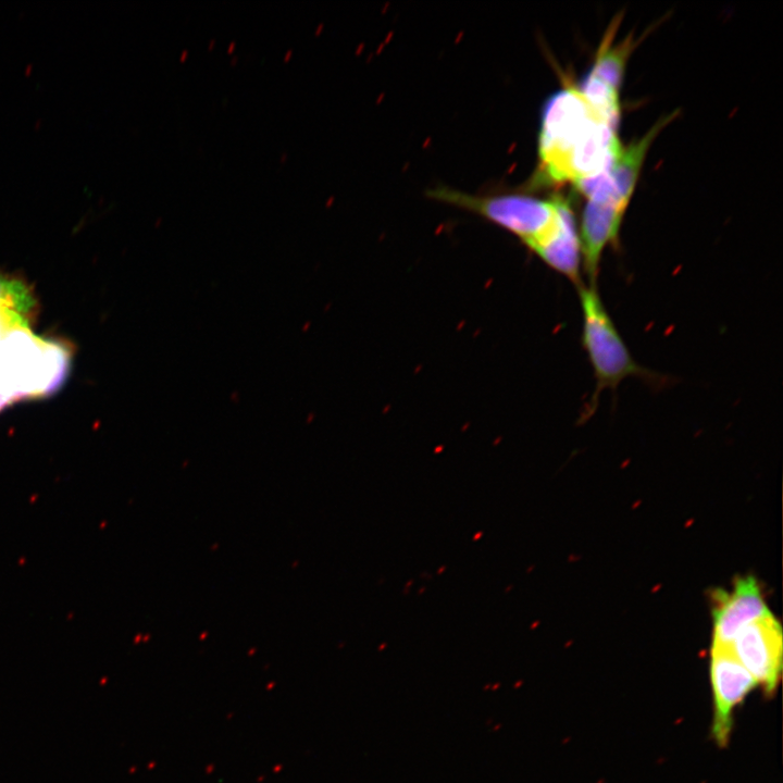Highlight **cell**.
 <instances>
[{"instance_id": "1", "label": "cell", "mask_w": 783, "mask_h": 783, "mask_svg": "<svg viewBox=\"0 0 783 783\" xmlns=\"http://www.w3.org/2000/svg\"><path fill=\"white\" fill-rule=\"evenodd\" d=\"M622 151L617 126L577 87L549 98L542 115L539 171L550 183H576L607 172Z\"/></svg>"}, {"instance_id": "2", "label": "cell", "mask_w": 783, "mask_h": 783, "mask_svg": "<svg viewBox=\"0 0 783 783\" xmlns=\"http://www.w3.org/2000/svg\"><path fill=\"white\" fill-rule=\"evenodd\" d=\"M576 289L582 312V347L592 365L596 383L587 408L588 414H592L597 407L599 395L605 389L614 391L620 383L630 376L649 382L660 381V376L634 360L597 287L584 282Z\"/></svg>"}, {"instance_id": "3", "label": "cell", "mask_w": 783, "mask_h": 783, "mask_svg": "<svg viewBox=\"0 0 783 783\" xmlns=\"http://www.w3.org/2000/svg\"><path fill=\"white\" fill-rule=\"evenodd\" d=\"M434 197L474 211L518 236L534 251L557 226L564 201L562 196L540 200L521 195L476 197L437 189Z\"/></svg>"}, {"instance_id": "4", "label": "cell", "mask_w": 783, "mask_h": 783, "mask_svg": "<svg viewBox=\"0 0 783 783\" xmlns=\"http://www.w3.org/2000/svg\"><path fill=\"white\" fill-rule=\"evenodd\" d=\"M730 647L756 683L772 694L781 676L783 639L771 612L743 627Z\"/></svg>"}, {"instance_id": "5", "label": "cell", "mask_w": 783, "mask_h": 783, "mask_svg": "<svg viewBox=\"0 0 783 783\" xmlns=\"http://www.w3.org/2000/svg\"><path fill=\"white\" fill-rule=\"evenodd\" d=\"M710 681L713 693V738L724 746L731 734L735 708L757 684L730 646L712 645Z\"/></svg>"}, {"instance_id": "6", "label": "cell", "mask_w": 783, "mask_h": 783, "mask_svg": "<svg viewBox=\"0 0 783 783\" xmlns=\"http://www.w3.org/2000/svg\"><path fill=\"white\" fill-rule=\"evenodd\" d=\"M713 599L712 645L730 646L743 627L770 613L753 576L737 579L731 591H716Z\"/></svg>"}, {"instance_id": "7", "label": "cell", "mask_w": 783, "mask_h": 783, "mask_svg": "<svg viewBox=\"0 0 783 783\" xmlns=\"http://www.w3.org/2000/svg\"><path fill=\"white\" fill-rule=\"evenodd\" d=\"M617 28V23L609 26L588 74L619 91L633 42L629 37L622 42L613 45Z\"/></svg>"}, {"instance_id": "8", "label": "cell", "mask_w": 783, "mask_h": 783, "mask_svg": "<svg viewBox=\"0 0 783 783\" xmlns=\"http://www.w3.org/2000/svg\"><path fill=\"white\" fill-rule=\"evenodd\" d=\"M0 301H5L23 315L33 307V298L28 295L24 284L16 279H5L0 276Z\"/></svg>"}, {"instance_id": "9", "label": "cell", "mask_w": 783, "mask_h": 783, "mask_svg": "<svg viewBox=\"0 0 783 783\" xmlns=\"http://www.w3.org/2000/svg\"><path fill=\"white\" fill-rule=\"evenodd\" d=\"M12 400L11 397L7 396L5 394L0 393V410L3 409L8 403Z\"/></svg>"}]
</instances>
